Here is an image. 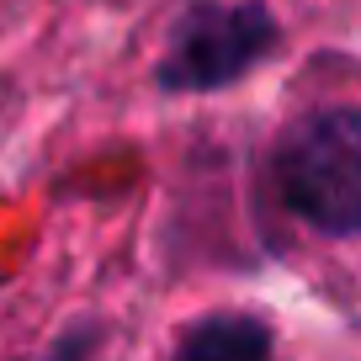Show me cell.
Returning a JSON list of instances; mask_svg holds the SVG:
<instances>
[{
  "mask_svg": "<svg viewBox=\"0 0 361 361\" xmlns=\"http://www.w3.org/2000/svg\"><path fill=\"white\" fill-rule=\"evenodd\" d=\"M48 361H90V335H75V340H59V350Z\"/></svg>",
  "mask_w": 361,
  "mask_h": 361,
  "instance_id": "cell-4",
  "label": "cell"
},
{
  "mask_svg": "<svg viewBox=\"0 0 361 361\" xmlns=\"http://www.w3.org/2000/svg\"><path fill=\"white\" fill-rule=\"evenodd\" d=\"M276 180L308 228L329 239L361 234V112L324 106L293 123L276 149Z\"/></svg>",
  "mask_w": 361,
  "mask_h": 361,
  "instance_id": "cell-1",
  "label": "cell"
},
{
  "mask_svg": "<svg viewBox=\"0 0 361 361\" xmlns=\"http://www.w3.org/2000/svg\"><path fill=\"white\" fill-rule=\"evenodd\" d=\"M276 48V22L266 6H192L176 22L159 59L165 90H218Z\"/></svg>",
  "mask_w": 361,
  "mask_h": 361,
  "instance_id": "cell-2",
  "label": "cell"
},
{
  "mask_svg": "<svg viewBox=\"0 0 361 361\" xmlns=\"http://www.w3.org/2000/svg\"><path fill=\"white\" fill-rule=\"evenodd\" d=\"M176 361H271V329L250 314H218L202 319L180 340Z\"/></svg>",
  "mask_w": 361,
  "mask_h": 361,
  "instance_id": "cell-3",
  "label": "cell"
}]
</instances>
